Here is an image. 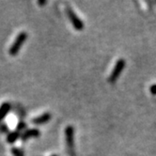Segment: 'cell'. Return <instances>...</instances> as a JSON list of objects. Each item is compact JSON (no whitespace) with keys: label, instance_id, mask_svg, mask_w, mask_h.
<instances>
[{"label":"cell","instance_id":"cell-8","mask_svg":"<svg viewBox=\"0 0 156 156\" xmlns=\"http://www.w3.org/2000/svg\"><path fill=\"white\" fill-rule=\"evenodd\" d=\"M20 136H21L20 132H18V131L12 132V133H9V135H8V136H7L6 140H7V142H8V143L12 144V143H14V142H15V141H16Z\"/></svg>","mask_w":156,"mask_h":156},{"label":"cell","instance_id":"cell-12","mask_svg":"<svg viewBox=\"0 0 156 156\" xmlns=\"http://www.w3.org/2000/svg\"><path fill=\"white\" fill-rule=\"evenodd\" d=\"M151 94H153V95H156V85H152L151 87Z\"/></svg>","mask_w":156,"mask_h":156},{"label":"cell","instance_id":"cell-9","mask_svg":"<svg viewBox=\"0 0 156 156\" xmlns=\"http://www.w3.org/2000/svg\"><path fill=\"white\" fill-rule=\"evenodd\" d=\"M12 152L13 156H24L23 151H21L20 149H17V148H13L12 150Z\"/></svg>","mask_w":156,"mask_h":156},{"label":"cell","instance_id":"cell-14","mask_svg":"<svg viewBox=\"0 0 156 156\" xmlns=\"http://www.w3.org/2000/svg\"><path fill=\"white\" fill-rule=\"evenodd\" d=\"M52 156H58V155H52Z\"/></svg>","mask_w":156,"mask_h":156},{"label":"cell","instance_id":"cell-2","mask_svg":"<svg viewBox=\"0 0 156 156\" xmlns=\"http://www.w3.org/2000/svg\"><path fill=\"white\" fill-rule=\"evenodd\" d=\"M27 34L26 32H21L19 33V35L16 37L15 41H13L12 45L10 46L9 48V55L14 57L18 53H19V50L21 49V47L23 46V44L25 43V41H27Z\"/></svg>","mask_w":156,"mask_h":156},{"label":"cell","instance_id":"cell-13","mask_svg":"<svg viewBox=\"0 0 156 156\" xmlns=\"http://www.w3.org/2000/svg\"><path fill=\"white\" fill-rule=\"evenodd\" d=\"M38 4L39 5H45L46 4V1H38Z\"/></svg>","mask_w":156,"mask_h":156},{"label":"cell","instance_id":"cell-5","mask_svg":"<svg viewBox=\"0 0 156 156\" xmlns=\"http://www.w3.org/2000/svg\"><path fill=\"white\" fill-rule=\"evenodd\" d=\"M40 131L38 129H29V130H27L24 133H22L21 135V138L22 140H27V139H30V138H34V137H39L40 136Z\"/></svg>","mask_w":156,"mask_h":156},{"label":"cell","instance_id":"cell-1","mask_svg":"<svg viewBox=\"0 0 156 156\" xmlns=\"http://www.w3.org/2000/svg\"><path fill=\"white\" fill-rule=\"evenodd\" d=\"M65 138L66 146L71 156H74V129L73 126L69 125L65 129Z\"/></svg>","mask_w":156,"mask_h":156},{"label":"cell","instance_id":"cell-7","mask_svg":"<svg viewBox=\"0 0 156 156\" xmlns=\"http://www.w3.org/2000/svg\"><path fill=\"white\" fill-rule=\"evenodd\" d=\"M10 110V104L9 103H3L0 106V122H1L4 118L8 115Z\"/></svg>","mask_w":156,"mask_h":156},{"label":"cell","instance_id":"cell-3","mask_svg":"<svg viewBox=\"0 0 156 156\" xmlns=\"http://www.w3.org/2000/svg\"><path fill=\"white\" fill-rule=\"evenodd\" d=\"M124 67H125V60L123 58H119L116 65H115V68L114 70L112 71V73H111L110 76H109V79L108 81L110 83H114L117 81V79L119 77L120 73H122V71H123L124 69Z\"/></svg>","mask_w":156,"mask_h":156},{"label":"cell","instance_id":"cell-10","mask_svg":"<svg viewBox=\"0 0 156 156\" xmlns=\"http://www.w3.org/2000/svg\"><path fill=\"white\" fill-rule=\"evenodd\" d=\"M0 132L3 133H9V127H8V125L7 124H4V123L0 124Z\"/></svg>","mask_w":156,"mask_h":156},{"label":"cell","instance_id":"cell-6","mask_svg":"<svg viewBox=\"0 0 156 156\" xmlns=\"http://www.w3.org/2000/svg\"><path fill=\"white\" fill-rule=\"evenodd\" d=\"M51 119V114L49 113H43L42 115L33 119H32V122L36 125H41V124H44L46 123V122H48Z\"/></svg>","mask_w":156,"mask_h":156},{"label":"cell","instance_id":"cell-11","mask_svg":"<svg viewBox=\"0 0 156 156\" xmlns=\"http://www.w3.org/2000/svg\"><path fill=\"white\" fill-rule=\"evenodd\" d=\"M26 128H27V124L25 123L24 121L19 122V124L17 125V131H18V132H20V131H22V130H25Z\"/></svg>","mask_w":156,"mask_h":156},{"label":"cell","instance_id":"cell-4","mask_svg":"<svg viewBox=\"0 0 156 156\" xmlns=\"http://www.w3.org/2000/svg\"><path fill=\"white\" fill-rule=\"evenodd\" d=\"M67 13H68L69 19L71 21V23L73 25V27L76 29V30H82L84 28V23L83 21H81L79 18L77 17V15L73 12L71 8H67Z\"/></svg>","mask_w":156,"mask_h":156}]
</instances>
